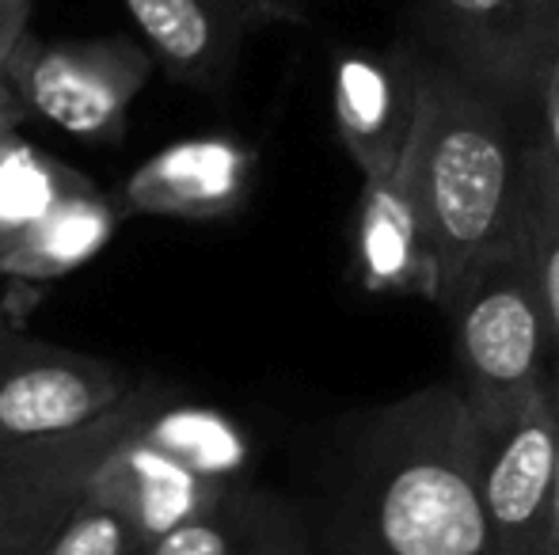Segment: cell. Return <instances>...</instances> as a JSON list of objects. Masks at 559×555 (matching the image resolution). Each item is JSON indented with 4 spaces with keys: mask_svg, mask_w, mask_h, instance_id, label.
Listing matches in <instances>:
<instances>
[{
    "mask_svg": "<svg viewBox=\"0 0 559 555\" xmlns=\"http://www.w3.org/2000/svg\"><path fill=\"white\" fill-rule=\"evenodd\" d=\"M145 536L130 518L99 498H84L35 555H141Z\"/></svg>",
    "mask_w": 559,
    "mask_h": 555,
    "instance_id": "cell-18",
    "label": "cell"
},
{
    "mask_svg": "<svg viewBox=\"0 0 559 555\" xmlns=\"http://www.w3.org/2000/svg\"><path fill=\"white\" fill-rule=\"evenodd\" d=\"M243 4L259 8V12L271 15V20H278V15H294V4H289V0H243Z\"/></svg>",
    "mask_w": 559,
    "mask_h": 555,
    "instance_id": "cell-24",
    "label": "cell"
},
{
    "mask_svg": "<svg viewBox=\"0 0 559 555\" xmlns=\"http://www.w3.org/2000/svg\"><path fill=\"white\" fill-rule=\"evenodd\" d=\"M476 437L491 555H540L556 475V415L548 388L507 426Z\"/></svg>",
    "mask_w": 559,
    "mask_h": 555,
    "instance_id": "cell-9",
    "label": "cell"
},
{
    "mask_svg": "<svg viewBox=\"0 0 559 555\" xmlns=\"http://www.w3.org/2000/svg\"><path fill=\"white\" fill-rule=\"evenodd\" d=\"M556 38L559 0H415V46L518 114Z\"/></svg>",
    "mask_w": 559,
    "mask_h": 555,
    "instance_id": "cell-6",
    "label": "cell"
},
{
    "mask_svg": "<svg viewBox=\"0 0 559 555\" xmlns=\"http://www.w3.org/2000/svg\"><path fill=\"white\" fill-rule=\"evenodd\" d=\"M404 171L427 225L442 304L472 263L525 237L530 137L522 114L427 58Z\"/></svg>",
    "mask_w": 559,
    "mask_h": 555,
    "instance_id": "cell-2",
    "label": "cell"
},
{
    "mask_svg": "<svg viewBox=\"0 0 559 555\" xmlns=\"http://www.w3.org/2000/svg\"><path fill=\"white\" fill-rule=\"evenodd\" d=\"M259 498L263 491L243 483V487L228 491L222 503L206 506L202 514L145 541L141 555H251Z\"/></svg>",
    "mask_w": 559,
    "mask_h": 555,
    "instance_id": "cell-16",
    "label": "cell"
},
{
    "mask_svg": "<svg viewBox=\"0 0 559 555\" xmlns=\"http://www.w3.org/2000/svg\"><path fill=\"white\" fill-rule=\"evenodd\" d=\"M122 370L81 350L0 327V442L73 434L133 393Z\"/></svg>",
    "mask_w": 559,
    "mask_h": 555,
    "instance_id": "cell-8",
    "label": "cell"
},
{
    "mask_svg": "<svg viewBox=\"0 0 559 555\" xmlns=\"http://www.w3.org/2000/svg\"><path fill=\"white\" fill-rule=\"evenodd\" d=\"M525 240L533 248L537 263V281L545 293L548 324H552V347H556V377H559V198L540 202L525 217Z\"/></svg>",
    "mask_w": 559,
    "mask_h": 555,
    "instance_id": "cell-19",
    "label": "cell"
},
{
    "mask_svg": "<svg viewBox=\"0 0 559 555\" xmlns=\"http://www.w3.org/2000/svg\"><path fill=\"white\" fill-rule=\"evenodd\" d=\"M335 555H491L479 437L456 385L358 419L332 503Z\"/></svg>",
    "mask_w": 559,
    "mask_h": 555,
    "instance_id": "cell-1",
    "label": "cell"
},
{
    "mask_svg": "<svg viewBox=\"0 0 559 555\" xmlns=\"http://www.w3.org/2000/svg\"><path fill=\"white\" fill-rule=\"evenodd\" d=\"M251 555H320V552L312 548L301 518H297L282 498H274L263 491V498H259V521H255Z\"/></svg>",
    "mask_w": 559,
    "mask_h": 555,
    "instance_id": "cell-20",
    "label": "cell"
},
{
    "mask_svg": "<svg viewBox=\"0 0 559 555\" xmlns=\"http://www.w3.org/2000/svg\"><path fill=\"white\" fill-rule=\"evenodd\" d=\"M23 119H27V107L20 104V96L12 92V84H8L4 73H0V137L15 134Z\"/></svg>",
    "mask_w": 559,
    "mask_h": 555,
    "instance_id": "cell-23",
    "label": "cell"
},
{
    "mask_svg": "<svg viewBox=\"0 0 559 555\" xmlns=\"http://www.w3.org/2000/svg\"><path fill=\"white\" fill-rule=\"evenodd\" d=\"M548 396H552V415H556V475H552V498H548L545 536H540V555H559V377H552Z\"/></svg>",
    "mask_w": 559,
    "mask_h": 555,
    "instance_id": "cell-22",
    "label": "cell"
},
{
    "mask_svg": "<svg viewBox=\"0 0 559 555\" xmlns=\"http://www.w3.org/2000/svg\"><path fill=\"white\" fill-rule=\"evenodd\" d=\"M164 388H133L111 415L73 434L0 442V555H35L88 498L96 468Z\"/></svg>",
    "mask_w": 559,
    "mask_h": 555,
    "instance_id": "cell-7",
    "label": "cell"
},
{
    "mask_svg": "<svg viewBox=\"0 0 559 555\" xmlns=\"http://www.w3.org/2000/svg\"><path fill=\"white\" fill-rule=\"evenodd\" d=\"M0 327H4V304H0Z\"/></svg>",
    "mask_w": 559,
    "mask_h": 555,
    "instance_id": "cell-25",
    "label": "cell"
},
{
    "mask_svg": "<svg viewBox=\"0 0 559 555\" xmlns=\"http://www.w3.org/2000/svg\"><path fill=\"white\" fill-rule=\"evenodd\" d=\"M31 12H35V0H0V69L15 43L31 31Z\"/></svg>",
    "mask_w": 559,
    "mask_h": 555,
    "instance_id": "cell-21",
    "label": "cell"
},
{
    "mask_svg": "<svg viewBox=\"0 0 559 555\" xmlns=\"http://www.w3.org/2000/svg\"><path fill=\"white\" fill-rule=\"evenodd\" d=\"M153 53L126 35L88 43H46L23 35L4 61V81L50 126L88 141H115L126 130L138 92L153 76Z\"/></svg>",
    "mask_w": 559,
    "mask_h": 555,
    "instance_id": "cell-5",
    "label": "cell"
},
{
    "mask_svg": "<svg viewBox=\"0 0 559 555\" xmlns=\"http://www.w3.org/2000/svg\"><path fill=\"white\" fill-rule=\"evenodd\" d=\"M118 202L99 194L96 186L69 194L0 255V278L53 281L73 275L104 252L118 229Z\"/></svg>",
    "mask_w": 559,
    "mask_h": 555,
    "instance_id": "cell-14",
    "label": "cell"
},
{
    "mask_svg": "<svg viewBox=\"0 0 559 555\" xmlns=\"http://www.w3.org/2000/svg\"><path fill=\"white\" fill-rule=\"evenodd\" d=\"M354 270L369 293H404L438 304V263L404 156L381 179H366L354 221Z\"/></svg>",
    "mask_w": 559,
    "mask_h": 555,
    "instance_id": "cell-12",
    "label": "cell"
},
{
    "mask_svg": "<svg viewBox=\"0 0 559 555\" xmlns=\"http://www.w3.org/2000/svg\"><path fill=\"white\" fill-rule=\"evenodd\" d=\"M84 171L38 153L20 134L0 137V255L15 244L27 229H35L58 202L69 194L88 191Z\"/></svg>",
    "mask_w": 559,
    "mask_h": 555,
    "instance_id": "cell-15",
    "label": "cell"
},
{
    "mask_svg": "<svg viewBox=\"0 0 559 555\" xmlns=\"http://www.w3.org/2000/svg\"><path fill=\"white\" fill-rule=\"evenodd\" d=\"M255 183V153L243 141L210 134L187 137L153 153L118 191L122 214L217 221L248 202Z\"/></svg>",
    "mask_w": 559,
    "mask_h": 555,
    "instance_id": "cell-11",
    "label": "cell"
},
{
    "mask_svg": "<svg viewBox=\"0 0 559 555\" xmlns=\"http://www.w3.org/2000/svg\"><path fill=\"white\" fill-rule=\"evenodd\" d=\"M248 437L222 411L160 393L96 468L88 498L122 510L145 541L243 487Z\"/></svg>",
    "mask_w": 559,
    "mask_h": 555,
    "instance_id": "cell-4",
    "label": "cell"
},
{
    "mask_svg": "<svg viewBox=\"0 0 559 555\" xmlns=\"http://www.w3.org/2000/svg\"><path fill=\"white\" fill-rule=\"evenodd\" d=\"M438 309L453 324L456 370L472 430L507 426L556 377L552 324L530 240L476 260L449 286Z\"/></svg>",
    "mask_w": 559,
    "mask_h": 555,
    "instance_id": "cell-3",
    "label": "cell"
},
{
    "mask_svg": "<svg viewBox=\"0 0 559 555\" xmlns=\"http://www.w3.org/2000/svg\"><path fill=\"white\" fill-rule=\"evenodd\" d=\"M423 65L427 58L419 46H396L384 53L350 50L335 61V126L350 160L358 164L361 183L389 176L404 156L423 99Z\"/></svg>",
    "mask_w": 559,
    "mask_h": 555,
    "instance_id": "cell-10",
    "label": "cell"
},
{
    "mask_svg": "<svg viewBox=\"0 0 559 555\" xmlns=\"http://www.w3.org/2000/svg\"><path fill=\"white\" fill-rule=\"evenodd\" d=\"M525 137H530V209L559 198V38L540 61V73L525 99Z\"/></svg>",
    "mask_w": 559,
    "mask_h": 555,
    "instance_id": "cell-17",
    "label": "cell"
},
{
    "mask_svg": "<svg viewBox=\"0 0 559 555\" xmlns=\"http://www.w3.org/2000/svg\"><path fill=\"white\" fill-rule=\"evenodd\" d=\"M122 8L145 35L153 61L194 88H217L243 35L271 20L243 0H122Z\"/></svg>",
    "mask_w": 559,
    "mask_h": 555,
    "instance_id": "cell-13",
    "label": "cell"
}]
</instances>
